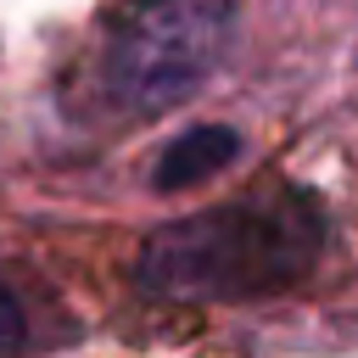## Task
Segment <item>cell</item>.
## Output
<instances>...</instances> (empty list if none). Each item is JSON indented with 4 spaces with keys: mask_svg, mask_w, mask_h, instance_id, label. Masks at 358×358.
<instances>
[{
    "mask_svg": "<svg viewBox=\"0 0 358 358\" xmlns=\"http://www.w3.org/2000/svg\"><path fill=\"white\" fill-rule=\"evenodd\" d=\"M302 263L296 224L280 213H207L162 229L145 246V285L162 296H241L285 280Z\"/></svg>",
    "mask_w": 358,
    "mask_h": 358,
    "instance_id": "cell-1",
    "label": "cell"
},
{
    "mask_svg": "<svg viewBox=\"0 0 358 358\" xmlns=\"http://www.w3.org/2000/svg\"><path fill=\"white\" fill-rule=\"evenodd\" d=\"M229 39V0H151L106 56V95L129 112H157L190 95Z\"/></svg>",
    "mask_w": 358,
    "mask_h": 358,
    "instance_id": "cell-2",
    "label": "cell"
},
{
    "mask_svg": "<svg viewBox=\"0 0 358 358\" xmlns=\"http://www.w3.org/2000/svg\"><path fill=\"white\" fill-rule=\"evenodd\" d=\"M229 157H235V140H229L224 129L185 134V140L168 145V157L157 162V185H190V179H201L207 168H218V162H229Z\"/></svg>",
    "mask_w": 358,
    "mask_h": 358,
    "instance_id": "cell-3",
    "label": "cell"
},
{
    "mask_svg": "<svg viewBox=\"0 0 358 358\" xmlns=\"http://www.w3.org/2000/svg\"><path fill=\"white\" fill-rule=\"evenodd\" d=\"M22 347V308L11 302V291L0 285V358H11Z\"/></svg>",
    "mask_w": 358,
    "mask_h": 358,
    "instance_id": "cell-4",
    "label": "cell"
}]
</instances>
